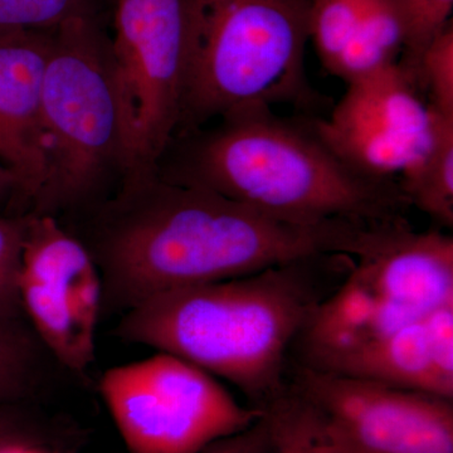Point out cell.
Here are the masks:
<instances>
[{
  "label": "cell",
  "mask_w": 453,
  "mask_h": 453,
  "mask_svg": "<svg viewBox=\"0 0 453 453\" xmlns=\"http://www.w3.org/2000/svg\"><path fill=\"white\" fill-rule=\"evenodd\" d=\"M42 121L49 170L29 213L73 219L113 195L124 178L111 37L103 18H77L53 31Z\"/></svg>",
  "instance_id": "5"
},
{
  "label": "cell",
  "mask_w": 453,
  "mask_h": 453,
  "mask_svg": "<svg viewBox=\"0 0 453 453\" xmlns=\"http://www.w3.org/2000/svg\"><path fill=\"white\" fill-rule=\"evenodd\" d=\"M184 0H113L112 79L124 178L157 172L180 118Z\"/></svg>",
  "instance_id": "6"
},
{
  "label": "cell",
  "mask_w": 453,
  "mask_h": 453,
  "mask_svg": "<svg viewBox=\"0 0 453 453\" xmlns=\"http://www.w3.org/2000/svg\"><path fill=\"white\" fill-rule=\"evenodd\" d=\"M157 173L294 222H387L404 219L410 207L398 180L360 174L319 138L311 119L290 120L273 109L177 136Z\"/></svg>",
  "instance_id": "3"
},
{
  "label": "cell",
  "mask_w": 453,
  "mask_h": 453,
  "mask_svg": "<svg viewBox=\"0 0 453 453\" xmlns=\"http://www.w3.org/2000/svg\"><path fill=\"white\" fill-rule=\"evenodd\" d=\"M286 387L327 453H453V401L295 365Z\"/></svg>",
  "instance_id": "8"
},
{
  "label": "cell",
  "mask_w": 453,
  "mask_h": 453,
  "mask_svg": "<svg viewBox=\"0 0 453 453\" xmlns=\"http://www.w3.org/2000/svg\"><path fill=\"white\" fill-rule=\"evenodd\" d=\"M17 405H0V449L17 443L44 445V438L18 412Z\"/></svg>",
  "instance_id": "22"
},
{
  "label": "cell",
  "mask_w": 453,
  "mask_h": 453,
  "mask_svg": "<svg viewBox=\"0 0 453 453\" xmlns=\"http://www.w3.org/2000/svg\"><path fill=\"white\" fill-rule=\"evenodd\" d=\"M100 392L129 453H198L264 416L210 372L163 351L109 369Z\"/></svg>",
  "instance_id": "7"
},
{
  "label": "cell",
  "mask_w": 453,
  "mask_h": 453,
  "mask_svg": "<svg viewBox=\"0 0 453 453\" xmlns=\"http://www.w3.org/2000/svg\"><path fill=\"white\" fill-rule=\"evenodd\" d=\"M353 266L351 256H316L160 292L122 314L115 334L228 380L264 410L285 392L288 351Z\"/></svg>",
  "instance_id": "2"
},
{
  "label": "cell",
  "mask_w": 453,
  "mask_h": 453,
  "mask_svg": "<svg viewBox=\"0 0 453 453\" xmlns=\"http://www.w3.org/2000/svg\"><path fill=\"white\" fill-rule=\"evenodd\" d=\"M101 9V0H0V35L53 31L77 18H103Z\"/></svg>",
  "instance_id": "16"
},
{
  "label": "cell",
  "mask_w": 453,
  "mask_h": 453,
  "mask_svg": "<svg viewBox=\"0 0 453 453\" xmlns=\"http://www.w3.org/2000/svg\"><path fill=\"white\" fill-rule=\"evenodd\" d=\"M18 190L19 183L16 174L0 163V204L5 205L4 211L11 210L16 201Z\"/></svg>",
  "instance_id": "23"
},
{
  "label": "cell",
  "mask_w": 453,
  "mask_h": 453,
  "mask_svg": "<svg viewBox=\"0 0 453 453\" xmlns=\"http://www.w3.org/2000/svg\"><path fill=\"white\" fill-rule=\"evenodd\" d=\"M271 437L264 416L249 428L214 441L198 453H270Z\"/></svg>",
  "instance_id": "21"
},
{
  "label": "cell",
  "mask_w": 453,
  "mask_h": 453,
  "mask_svg": "<svg viewBox=\"0 0 453 453\" xmlns=\"http://www.w3.org/2000/svg\"><path fill=\"white\" fill-rule=\"evenodd\" d=\"M320 372L453 401V303L369 342Z\"/></svg>",
  "instance_id": "12"
},
{
  "label": "cell",
  "mask_w": 453,
  "mask_h": 453,
  "mask_svg": "<svg viewBox=\"0 0 453 453\" xmlns=\"http://www.w3.org/2000/svg\"><path fill=\"white\" fill-rule=\"evenodd\" d=\"M405 27L407 43L402 58L405 68L417 76L419 58L429 42L451 23L453 0H393Z\"/></svg>",
  "instance_id": "20"
},
{
  "label": "cell",
  "mask_w": 453,
  "mask_h": 453,
  "mask_svg": "<svg viewBox=\"0 0 453 453\" xmlns=\"http://www.w3.org/2000/svg\"><path fill=\"white\" fill-rule=\"evenodd\" d=\"M262 411L270 428V453H327L308 408L288 387Z\"/></svg>",
  "instance_id": "17"
},
{
  "label": "cell",
  "mask_w": 453,
  "mask_h": 453,
  "mask_svg": "<svg viewBox=\"0 0 453 453\" xmlns=\"http://www.w3.org/2000/svg\"><path fill=\"white\" fill-rule=\"evenodd\" d=\"M401 62L347 83L327 118L311 119L325 145L351 169L398 180L427 153L437 115Z\"/></svg>",
  "instance_id": "10"
},
{
  "label": "cell",
  "mask_w": 453,
  "mask_h": 453,
  "mask_svg": "<svg viewBox=\"0 0 453 453\" xmlns=\"http://www.w3.org/2000/svg\"><path fill=\"white\" fill-rule=\"evenodd\" d=\"M28 213H0V319L26 318L19 296Z\"/></svg>",
  "instance_id": "18"
},
{
  "label": "cell",
  "mask_w": 453,
  "mask_h": 453,
  "mask_svg": "<svg viewBox=\"0 0 453 453\" xmlns=\"http://www.w3.org/2000/svg\"><path fill=\"white\" fill-rule=\"evenodd\" d=\"M365 5L366 0H310V41L327 73L356 37Z\"/></svg>",
  "instance_id": "15"
},
{
  "label": "cell",
  "mask_w": 453,
  "mask_h": 453,
  "mask_svg": "<svg viewBox=\"0 0 453 453\" xmlns=\"http://www.w3.org/2000/svg\"><path fill=\"white\" fill-rule=\"evenodd\" d=\"M19 296L50 356L83 377L95 362L103 285L88 249L55 217L28 213Z\"/></svg>",
  "instance_id": "9"
},
{
  "label": "cell",
  "mask_w": 453,
  "mask_h": 453,
  "mask_svg": "<svg viewBox=\"0 0 453 453\" xmlns=\"http://www.w3.org/2000/svg\"><path fill=\"white\" fill-rule=\"evenodd\" d=\"M53 31L0 35V163L19 183L7 213H29L46 181L42 85Z\"/></svg>",
  "instance_id": "11"
},
{
  "label": "cell",
  "mask_w": 453,
  "mask_h": 453,
  "mask_svg": "<svg viewBox=\"0 0 453 453\" xmlns=\"http://www.w3.org/2000/svg\"><path fill=\"white\" fill-rule=\"evenodd\" d=\"M186 68L177 136L226 116L319 96L305 67L310 0H184Z\"/></svg>",
  "instance_id": "4"
},
{
  "label": "cell",
  "mask_w": 453,
  "mask_h": 453,
  "mask_svg": "<svg viewBox=\"0 0 453 453\" xmlns=\"http://www.w3.org/2000/svg\"><path fill=\"white\" fill-rule=\"evenodd\" d=\"M68 220L100 273L103 312L120 315L174 288L316 256L356 257L372 226L280 219L157 172L122 179L109 198Z\"/></svg>",
  "instance_id": "1"
},
{
  "label": "cell",
  "mask_w": 453,
  "mask_h": 453,
  "mask_svg": "<svg viewBox=\"0 0 453 453\" xmlns=\"http://www.w3.org/2000/svg\"><path fill=\"white\" fill-rule=\"evenodd\" d=\"M50 362L55 357L26 318L0 319V405L32 398L43 386Z\"/></svg>",
  "instance_id": "14"
},
{
  "label": "cell",
  "mask_w": 453,
  "mask_h": 453,
  "mask_svg": "<svg viewBox=\"0 0 453 453\" xmlns=\"http://www.w3.org/2000/svg\"><path fill=\"white\" fill-rule=\"evenodd\" d=\"M417 79L423 92H427L429 107L440 115L453 118L452 22L423 50L417 67Z\"/></svg>",
  "instance_id": "19"
},
{
  "label": "cell",
  "mask_w": 453,
  "mask_h": 453,
  "mask_svg": "<svg viewBox=\"0 0 453 453\" xmlns=\"http://www.w3.org/2000/svg\"><path fill=\"white\" fill-rule=\"evenodd\" d=\"M434 139L416 166L398 179L410 205L443 228L453 226V118L437 113Z\"/></svg>",
  "instance_id": "13"
}]
</instances>
